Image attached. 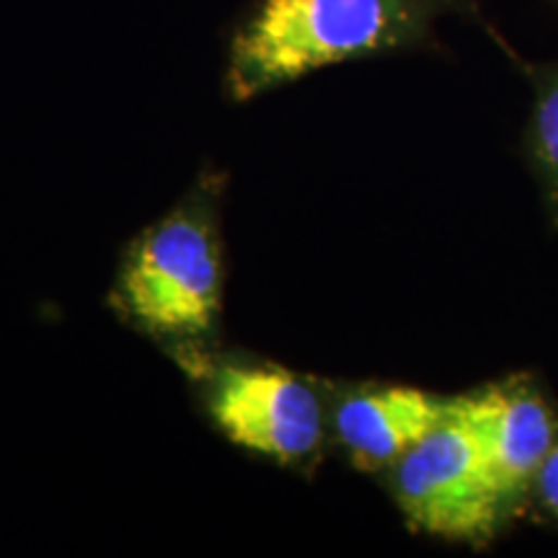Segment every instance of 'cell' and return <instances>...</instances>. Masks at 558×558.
<instances>
[{
    "label": "cell",
    "mask_w": 558,
    "mask_h": 558,
    "mask_svg": "<svg viewBox=\"0 0 558 558\" xmlns=\"http://www.w3.org/2000/svg\"><path fill=\"white\" fill-rule=\"evenodd\" d=\"M111 300L122 318L181 349L184 360L199 354L222 313V241L215 192L190 194L132 243Z\"/></svg>",
    "instance_id": "7a4b0ae2"
},
{
    "label": "cell",
    "mask_w": 558,
    "mask_h": 558,
    "mask_svg": "<svg viewBox=\"0 0 558 558\" xmlns=\"http://www.w3.org/2000/svg\"><path fill=\"white\" fill-rule=\"evenodd\" d=\"M463 407L509 505L522 488L535 484L541 465L554 450V416L538 396L509 388L469 396Z\"/></svg>",
    "instance_id": "8992f818"
},
{
    "label": "cell",
    "mask_w": 558,
    "mask_h": 558,
    "mask_svg": "<svg viewBox=\"0 0 558 558\" xmlns=\"http://www.w3.org/2000/svg\"><path fill=\"white\" fill-rule=\"evenodd\" d=\"M535 486H538L543 505L558 518V442L554 445V450L548 452L546 463L541 465L538 476H535Z\"/></svg>",
    "instance_id": "ba28073f"
},
{
    "label": "cell",
    "mask_w": 558,
    "mask_h": 558,
    "mask_svg": "<svg viewBox=\"0 0 558 558\" xmlns=\"http://www.w3.org/2000/svg\"><path fill=\"white\" fill-rule=\"evenodd\" d=\"M535 150L558 190V73L543 88L535 109Z\"/></svg>",
    "instance_id": "52a82bcc"
},
{
    "label": "cell",
    "mask_w": 558,
    "mask_h": 558,
    "mask_svg": "<svg viewBox=\"0 0 558 558\" xmlns=\"http://www.w3.org/2000/svg\"><path fill=\"white\" fill-rule=\"evenodd\" d=\"M450 0H262L230 41L226 86L248 101L337 62L418 45Z\"/></svg>",
    "instance_id": "6da1fadb"
},
{
    "label": "cell",
    "mask_w": 558,
    "mask_h": 558,
    "mask_svg": "<svg viewBox=\"0 0 558 558\" xmlns=\"http://www.w3.org/2000/svg\"><path fill=\"white\" fill-rule=\"evenodd\" d=\"M207 362L202 401L230 442L295 469L318 458L329 429V407L311 380L271 362Z\"/></svg>",
    "instance_id": "277c9868"
},
{
    "label": "cell",
    "mask_w": 558,
    "mask_h": 558,
    "mask_svg": "<svg viewBox=\"0 0 558 558\" xmlns=\"http://www.w3.org/2000/svg\"><path fill=\"white\" fill-rule=\"evenodd\" d=\"M390 471L401 512L411 525L437 538H486L507 507L463 399L448 401L437 427Z\"/></svg>",
    "instance_id": "3957f363"
},
{
    "label": "cell",
    "mask_w": 558,
    "mask_h": 558,
    "mask_svg": "<svg viewBox=\"0 0 558 558\" xmlns=\"http://www.w3.org/2000/svg\"><path fill=\"white\" fill-rule=\"evenodd\" d=\"M445 411L448 401L418 388H354L333 401L329 427L357 469L383 471L427 437Z\"/></svg>",
    "instance_id": "5b68a950"
}]
</instances>
